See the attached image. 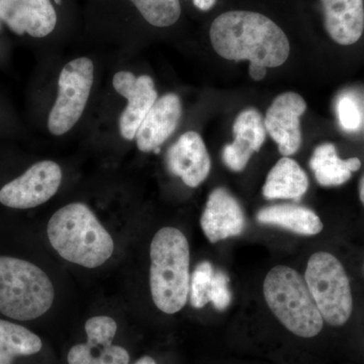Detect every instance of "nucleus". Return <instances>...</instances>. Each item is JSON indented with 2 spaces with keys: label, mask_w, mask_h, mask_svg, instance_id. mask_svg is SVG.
Instances as JSON below:
<instances>
[{
  "label": "nucleus",
  "mask_w": 364,
  "mask_h": 364,
  "mask_svg": "<svg viewBox=\"0 0 364 364\" xmlns=\"http://www.w3.org/2000/svg\"><path fill=\"white\" fill-rule=\"evenodd\" d=\"M112 85L128 100L119 117V132L126 140H134L143 119L158 100L154 80L149 75L136 77L130 71H119L114 74Z\"/></svg>",
  "instance_id": "obj_9"
},
{
  "label": "nucleus",
  "mask_w": 364,
  "mask_h": 364,
  "mask_svg": "<svg viewBox=\"0 0 364 364\" xmlns=\"http://www.w3.org/2000/svg\"><path fill=\"white\" fill-rule=\"evenodd\" d=\"M135 364H156L154 359L150 356H143L142 358L139 359Z\"/></svg>",
  "instance_id": "obj_29"
},
{
  "label": "nucleus",
  "mask_w": 364,
  "mask_h": 364,
  "mask_svg": "<svg viewBox=\"0 0 364 364\" xmlns=\"http://www.w3.org/2000/svg\"><path fill=\"white\" fill-rule=\"evenodd\" d=\"M309 189L305 170L291 158L279 160L267 177L262 193L267 200H299Z\"/></svg>",
  "instance_id": "obj_16"
},
{
  "label": "nucleus",
  "mask_w": 364,
  "mask_h": 364,
  "mask_svg": "<svg viewBox=\"0 0 364 364\" xmlns=\"http://www.w3.org/2000/svg\"><path fill=\"white\" fill-rule=\"evenodd\" d=\"M234 143L251 152H258L267 138L264 121L254 109H245L237 117L233 126Z\"/></svg>",
  "instance_id": "obj_20"
},
{
  "label": "nucleus",
  "mask_w": 364,
  "mask_h": 364,
  "mask_svg": "<svg viewBox=\"0 0 364 364\" xmlns=\"http://www.w3.org/2000/svg\"><path fill=\"white\" fill-rule=\"evenodd\" d=\"M339 123L345 131H358L361 124V114L355 100L348 95L340 98L337 104Z\"/></svg>",
  "instance_id": "obj_26"
},
{
  "label": "nucleus",
  "mask_w": 364,
  "mask_h": 364,
  "mask_svg": "<svg viewBox=\"0 0 364 364\" xmlns=\"http://www.w3.org/2000/svg\"><path fill=\"white\" fill-rule=\"evenodd\" d=\"M181 114V100L176 93H166L158 98L136 132L138 149L151 152L161 147L176 132Z\"/></svg>",
  "instance_id": "obj_14"
},
{
  "label": "nucleus",
  "mask_w": 364,
  "mask_h": 364,
  "mask_svg": "<svg viewBox=\"0 0 364 364\" xmlns=\"http://www.w3.org/2000/svg\"><path fill=\"white\" fill-rule=\"evenodd\" d=\"M359 198L364 205V176L361 177L360 182H359Z\"/></svg>",
  "instance_id": "obj_30"
},
{
  "label": "nucleus",
  "mask_w": 364,
  "mask_h": 364,
  "mask_svg": "<svg viewBox=\"0 0 364 364\" xmlns=\"http://www.w3.org/2000/svg\"><path fill=\"white\" fill-rule=\"evenodd\" d=\"M130 355L123 347L107 345L95 355L86 343L75 345L68 353V364H129Z\"/></svg>",
  "instance_id": "obj_22"
},
{
  "label": "nucleus",
  "mask_w": 364,
  "mask_h": 364,
  "mask_svg": "<svg viewBox=\"0 0 364 364\" xmlns=\"http://www.w3.org/2000/svg\"><path fill=\"white\" fill-rule=\"evenodd\" d=\"M324 9L325 28L337 44L350 46L364 32L363 0H321Z\"/></svg>",
  "instance_id": "obj_15"
},
{
  "label": "nucleus",
  "mask_w": 364,
  "mask_h": 364,
  "mask_svg": "<svg viewBox=\"0 0 364 364\" xmlns=\"http://www.w3.org/2000/svg\"><path fill=\"white\" fill-rule=\"evenodd\" d=\"M263 293L270 310L289 331L303 338L322 331V315L306 280L293 268L273 267L265 277Z\"/></svg>",
  "instance_id": "obj_5"
},
{
  "label": "nucleus",
  "mask_w": 364,
  "mask_h": 364,
  "mask_svg": "<svg viewBox=\"0 0 364 364\" xmlns=\"http://www.w3.org/2000/svg\"><path fill=\"white\" fill-rule=\"evenodd\" d=\"M43 342L37 334L16 321L0 317V364L39 353Z\"/></svg>",
  "instance_id": "obj_19"
},
{
  "label": "nucleus",
  "mask_w": 364,
  "mask_h": 364,
  "mask_svg": "<svg viewBox=\"0 0 364 364\" xmlns=\"http://www.w3.org/2000/svg\"><path fill=\"white\" fill-rule=\"evenodd\" d=\"M215 51L227 60L274 68L286 63L291 52L286 33L274 21L253 11H233L218 16L210 30Z\"/></svg>",
  "instance_id": "obj_1"
},
{
  "label": "nucleus",
  "mask_w": 364,
  "mask_h": 364,
  "mask_svg": "<svg viewBox=\"0 0 364 364\" xmlns=\"http://www.w3.org/2000/svg\"><path fill=\"white\" fill-rule=\"evenodd\" d=\"M1 21H0V30H1Z\"/></svg>",
  "instance_id": "obj_32"
},
{
  "label": "nucleus",
  "mask_w": 364,
  "mask_h": 364,
  "mask_svg": "<svg viewBox=\"0 0 364 364\" xmlns=\"http://www.w3.org/2000/svg\"><path fill=\"white\" fill-rule=\"evenodd\" d=\"M310 167L321 186H339L351 178L352 172L360 168L361 161L356 157L341 159L335 146L325 143L314 151Z\"/></svg>",
  "instance_id": "obj_18"
},
{
  "label": "nucleus",
  "mask_w": 364,
  "mask_h": 364,
  "mask_svg": "<svg viewBox=\"0 0 364 364\" xmlns=\"http://www.w3.org/2000/svg\"><path fill=\"white\" fill-rule=\"evenodd\" d=\"M144 20L157 28L174 25L181 18L179 0H130Z\"/></svg>",
  "instance_id": "obj_21"
},
{
  "label": "nucleus",
  "mask_w": 364,
  "mask_h": 364,
  "mask_svg": "<svg viewBox=\"0 0 364 364\" xmlns=\"http://www.w3.org/2000/svg\"><path fill=\"white\" fill-rule=\"evenodd\" d=\"M55 289L51 279L33 261L0 252V315L16 322H31L51 309Z\"/></svg>",
  "instance_id": "obj_3"
},
{
  "label": "nucleus",
  "mask_w": 364,
  "mask_h": 364,
  "mask_svg": "<svg viewBox=\"0 0 364 364\" xmlns=\"http://www.w3.org/2000/svg\"><path fill=\"white\" fill-rule=\"evenodd\" d=\"M51 0H0V21L18 36L45 38L57 26Z\"/></svg>",
  "instance_id": "obj_11"
},
{
  "label": "nucleus",
  "mask_w": 364,
  "mask_h": 364,
  "mask_svg": "<svg viewBox=\"0 0 364 364\" xmlns=\"http://www.w3.org/2000/svg\"><path fill=\"white\" fill-rule=\"evenodd\" d=\"M55 1H56L58 4H61V0H55Z\"/></svg>",
  "instance_id": "obj_31"
},
{
  "label": "nucleus",
  "mask_w": 364,
  "mask_h": 364,
  "mask_svg": "<svg viewBox=\"0 0 364 364\" xmlns=\"http://www.w3.org/2000/svg\"><path fill=\"white\" fill-rule=\"evenodd\" d=\"M95 80V64L87 57L67 63L60 73L58 95L53 105L48 129L54 136L68 133L82 117Z\"/></svg>",
  "instance_id": "obj_7"
},
{
  "label": "nucleus",
  "mask_w": 364,
  "mask_h": 364,
  "mask_svg": "<svg viewBox=\"0 0 364 364\" xmlns=\"http://www.w3.org/2000/svg\"><path fill=\"white\" fill-rule=\"evenodd\" d=\"M196 7L203 11H210L215 6L217 0H193Z\"/></svg>",
  "instance_id": "obj_28"
},
{
  "label": "nucleus",
  "mask_w": 364,
  "mask_h": 364,
  "mask_svg": "<svg viewBox=\"0 0 364 364\" xmlns=\"http://www.w3.org/2000/svg\"><path fill=\"white\" fill-rule=\"evenodd\" d=\"M200 226L208 241L217 243L243 233L245 215L240 203L229 191L218 188L208 196Z\"/></svg>",
  "instance_id": "obj_12"
},
{
  "label": "nucleus",
  "mask_w": 364,
  "mask_h": 364,
  "mask_svg": "<svg viewBox=\"0 0 364 364\" xmlns=\"http://www.w3.org/2000/svg\"><path fill=\"white\" fill-rule=\"evenodd\" d=\"M306 286L323 320L339 327L349 320L353 299L343 265L332 254L317 252L309 259L305 273Z\"/></svg>",
  "instance_id": "obj_6"
},
{
  "label": "nucleus",
  "mask_w": 364,
  "mask_h": 364,
  "mask_svg": "<svg viewBox=\"0 0 364 364\" xmlns=\"http://www.w3.org/2000/svg\"><path fill=\"white\" fill-rule=\"evenodd\" d=\"M267 67L259 64L250 63L249 65V73L254 80H262L267 75Z\"/></svg>",
  "instance_id": "obj_27"
},
{
  "label": "nucleus",
  "mask_w": 364,
  "mask_h": 364,
  "mask_svg": "<svg viewBox=\"0 0 364 364\" xmlns=\"http://www.w3.org/2000/svg\"><path fill=\"white\" fill-rule=\"evenodd\" d=\"M256 219L261 224L284 228L303 236H313L323 230V223L318 215L301 205H270L261 208Z\"/></svg>",
  "instance_id": "obj_17"
},
{
  "label": "nucleus",
  "mask_w": 364,
  "mask_h": 364,
  "mask_svg": "<svg viewBox=\"0 0 364 364\" xmlns=\"http://www.w3.org/2000/svg\"><path fill=\"white\" fill-rule=\"evenodd\" d=\"M232 301V294L229 289V277L222 270H215L213 277L210 291V301L215 310L225 311Z\"/></svg>",
  "instance_id": "obj_25"
},
{
  "label": "nucleus",
  "mask_w": 364,
  "mask_h": 364,
  "mask_svg": "<svg viewBox=\"0 0 364 364\" xmlns=\"http://www.w3.org/2000/svg\"><path fill=\"white\" fill-rule=\"evenodd\" d=\"M150 258L153 301L163 313L179 312L188 301L191 287L188 239L176 228H162L151 242Z\"/></svg>",
  "instance_id": "obj_4"
},
{
  "label": "nucleus",
  "mask_w": 364,
  "mask_h": 364,
  "mask_svg": "<svg viewBox=\"0 0 364 364\" xmlns=\"http://www.w3.org/2000/svg\"><path fill=\"white\" fill-rule=\"evenodd\" d=\"M215 272V267L208 261L198 263L193 270L191 277L189 294L191 306L196 309H202L210 303V291Z\"/></svg>",
  "instance_id": "obj_23"
},
{
  "label": "nucleus",
  "mask_w": 364,
  "mask_h": 364,
  "mask_svg": "<svg viewBox=\"0 0 364 364\" xmlns=\"http://www.w3.org/2000/svg\"><path fill=\"white\" fill-rule=\"evenodd\" d=\"M61 182L62 169L56 162L35 163L0 188V205L13 210L39 207L56 195Z\"/></svg>",
  "instance_id": "obj_8"
},
{
  "label": "nucleus",
  "mask_w": 364,
  "mask_h": 364,
  "mask_svg": "<svg viewBox=\"0 0 364 364\" xmlns=\"http://www.w3.org/2000/svg\"><path fill=\"white\" fill-rule=\"evenodd\" d=\"M117 325L116 321L107 316H97L85 323L87 343L90 347L107 346L112 344L116 336Z\"/></svg>",
  "instance_id": "obj_24"
},
{
  "label": "nucleus",
  "mask_w": 364,
  "mask_h": 364,
  "mask_svg": "<svg viewBox=\"0 0 364 364\" xmlns=\"http://www.w3.org/2000/svg\"><path fill=\"white\" fill-rule=\"evenodd\" d=\"M48 239L63 259L86 268H97L112 257L111 235L87 205L69 203L48 222Z\"/></svg>",
  "instance_id": "obj_2"
},
{
  "label": "nucleus",
  "mask_w": 364,
  "mask_h": 364,
  "mask_svg": "<svg viewBox=\"0 0 364 364\" xmlns=\"http://www.w3.org/2000/svg\"><path fill=\"white\" fill-rule=\"evenodd\" d=\"M170 172L181 177L189 188H198L210 174V155L202 136L196 132L182 134L167 153Z\"/></svg>",
  "instance_id": "obj_13"
},
{
  "label": "nucleus",
  "mask_w": 364,
  "mask_h": 364,
  "mask_svg": "<svg viewBox=\"0 0 364 364\" xmlns=\"http://www.w3.org/2000/svg\"><path fill=\"white\" fill-rule=\"evenodd\" d=\"M306 109L305 100L294 92L279 95L268 109L265 129L284 156L294 154L301 147V117Z\"/></svg>",
  "instance_id": "obj_10"
}]
</instances>
